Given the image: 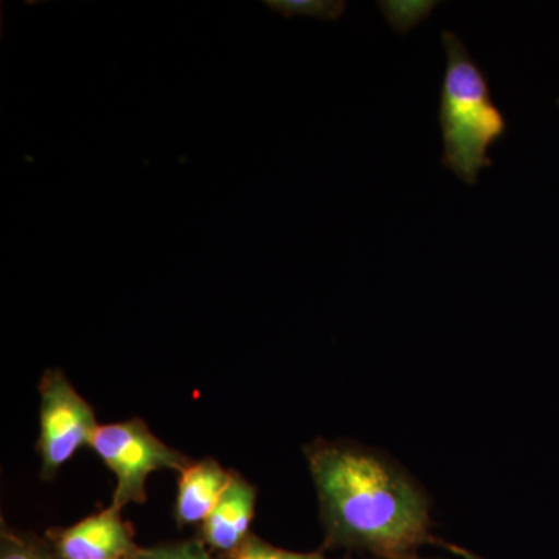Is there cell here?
Listing matches in <instances>:
<instances>
[{
	"mask_svg": "<svg viewBox=\"0 0 559 559\" xmlns=\"http://www.w3.org/2000/svg\"><path fill=\"white\" fill-rule=\"evenodd\" d=\"M231 471H226L216 460L193 462L180 473L176 520L179 525L198 524L207 520L224 489L229 487Z\"/></svg>",
	"mask_w": 559,
	"mask_h": 559,
	"instance_id": "52a82bcc",
	"label": "cell"
},
{
	"mask_svg": "<svg viewBox=\"0 0 559 559\" xmlns=\"http://www.w3.org/2000/svg\"><path fill=\"white\" fill-rule=\"evenodd\" d=\"M305 452L330 544L399 559L432 540L428 498L388 459L337 441Z\"/></svg>",
	"mask_w": 559,
	"mask_h": 559,
	"instance_id": "6da1fadb",
	"label": "cell"
},
{
	"mask_svg": "<svg viewBox=\"0 0 559 559\" xmlns=\"http://www.w3.org/2000/svg\"><path fill=\"white\" fill-rule=\"evenodd\" d=\"M189 550L157 551V554L143 555L142 559H187Z\"/></svg>",
	"mask_w": 559,
	"mask_h": 559,
	"instance_id": "8fae6325",
	"label": "cell"
},
{
	"mask_svg": "<svg viewBox=\"0 0 559 559\" xmlns=\"http://www.w3.org/2000/svg\"><path fill=\"white\" fill-rule=\"evenodd\" d=\"M57 547L62 559H120L134 551L130 527L110 507L58 533Z\"/></svg>",
	"mask_w": 559,
	"mask_h": 559,
	"instance_id": "5b68a950",
	"label": "cell"
},
{
	"mask_svg": "<svg viewBox=\"0 0 559 559\" xmlns=\"http://www.w3.org/2000/svg\"><path fill=\"white\" fill-rule=\"evenodd\" d=\"M40 476L51 480L92 439L100 425L90 403L58 369H49L39 384Z\"/></svg>",
	"mask_w": 559,
	"mask_h": 559,
	"instance_id": "277c9868",
	"label": "cell"
},
{
	"mask_svg": "<svg viewBox=\"0 0 559 559\" xmlns=\"http://www.w3.org/2000/svg\"><path fill=\"white\" fill-rule=\"evenodd\" d=\"M447 70L440 90L439 120L443 138L441 164L462 182L474 186L491 167L488 151L509 131L506 116L491 97L487 76L455 33L443 32Z\"/></svg>",
	"mask_w": 559,
	"mask_h": 559,
	"instance_id": "7a4b0ae2",
	"label": "cell"
},
{
	"mask_svg": "<svg viewBox=\"0 0 559 559\" xmlns=\"http://www.w3.org/2000/svg\"><path fill=\"white\" fill-rule=\"evenodd\" d=\"M2 559H47L38 550L22 543V540L3 539Z\"/></svg>",
	"mask_w": 559,
	"mask_h": 559,
	"instance_id": "30bf717a",
	"label": "cell"
},
{
	"mask_svg": "<svg viewBox=\"0 0 559 559\" xmlns=\"http://www.w3.org/2000/svg\"><path fill=\"white\" fill-rule=\"evenodd\" d=\"M448 549L452 551V554H457L459 557L465 558V559H485L479 557V555L471 554V551L465 549H460L457 546H448Z\"/></svg>",
	"mask_w": 559,
	"mask_h": 559,
	"instance_id": "7c38bea8",
	"label": "cell"
},
{
	"mask_svg": "<svg viewBox=\"0 0 559 559\" xmlns=\"http://www.w3.org/2000/svg\"><path fill=\"white\" fill-rule=\"evenodd\" d=\"M187 559H205L202 555L194 554V551H189L187 555Z\"/></svg>",
	"mask_w": 559,
	"mask_h": 559,
	"instance_id": "4fadbf2b",
	"label": "cell"
},
{
	"mask_svg": "<svg viewBox=\"0 0 559 559\" xmlns=\"http://www.w3.org/2000/svg\"><path fill=\"white\" fill-rule=\"evenodd\" d=\"M92 450L117 479L110 509L120 511L130 503L146 502V480L156 471L182 473L191 465L182 452L173 450L151 432L140 418L98 428Z\"/></svg>",
	"mask_w": 559,
	"mask_h": 559,
	"instance_id": "3957f363",
	"label": "cell"
},
{
	"mask_svg": "<svg viewBox=\"0 0 559 559\" xmlns=\"http://www.w3.org/2000/svg\"><path fill=\"white\" fill-rule=\"evenodd\" d=\"M257 489L240 474L234 473L215 509L202 522L204 538L213 549L237 550L248 536L255 513Z\"/></svg>",
	"mask_w": 559,
	"mask_h": 559,
	"instance_id": "8992f818",
	"label": "cell"
},
{
	"mask_svg": "<svg viewBox=\"0 0 559 559\" xmlns=\"http://www.w3.org/2000/svg\"><path fill=\"white\" fill-rule=\"evenodd\" d=\"M235 559H329L320 554H297L272 547L257 538H246L235 554Z\"/></svg>",
	"mask_w": 559,
	"mask_h": 559,
	"instance_id": "9c48e42d",
	"label": "cell"
},
{
	"mask_svg": "<svg viewBox=\"0 0 559 559\" xmlns=\"http://www.w3.org/2000/svg\"><path fill=\"white\" fill-rule=\"evenodd\" d=\"M399 559H430V558H421V557H418L417 554H415V555H409V557H404V558H399Z\"/></svg>",
	"mask_w": 559,
	"mask_h": 559,
	"instance_id": "5bb4252c",
	"label": "cell"
},
{
	"mask_svg": "<svg viewBox=\"0 0 559 559\" xmlns=\"http://www.w3.org/2000/svg\"><path fill=\"white\" fill-rule=\"evenodd\" d=\"M558 105H559V100H558Z\"/></svg>",
	"mask_w": 559,
	"mask_h": 559,
	"instance_id": "9a60e30c",
	"label": "cell"
},
{
	"mask_svg": "<svg viewBox=\"0 0 559 559\" xmlns=\"http://www.w3.org/2000/svg\"><path fill=\"white\" fill-rule=\"evenodd\" d=\"M266 5L285 17L305 14V16L325 21L337 20L345 10L344 2H329V0H270Z\"/></svg>",
	"mask_w": 559,
	"mask_h": 559,
	"instance_id": "ba28073f",
	"label": "cell"
}]
</instances>
